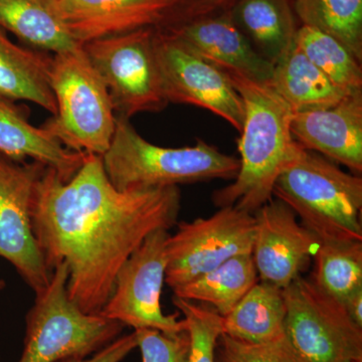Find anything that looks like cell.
Here are the masks:
<instances>
[{
  "label": "cell",
  "instance_id": "obj_16",
  "mask_svg": "<svg viewBox=\"0 0 362 362\" xmlns=\"http://www.w3.org/2000/svg\"><path fill=\"white\" fill-rule=\"evenodd\" d=\"M177 0H59L73 39L82 45L145 28H158Z\"/></svg>",
  "mask_w": 362,
  "mask_h": 362
},
{
  "label": "cell",
  "instance_id": "obj_27",
  "mask_svg": "<svg viewBox=\"0 0 362 362\" xmlns=\"http://www.w3.org/2000/svg\"><path fill=\"white\" fill-rule=\"evenodd\" d=\"M176 308L182 313L190 349L187 362H216V349L223 335V316L204 304L173 297Z\"/></svg>",
  "mask_w": 362,
  "mask_h": 362
},
{
  "label": "cell",
  "instance_id": "obj_12",
  "mask_svg": "<svg viewBox=\"0 0 362 362\" xmlns=\"http://www.w3.org/2000/svg\"><path fill=\"white\" fill-rule=\"evenodd\" d=\"M154 49L168 103L206 109L240 133L245 121L244 102L225 73L157 28Z\"/></svg>",
  "mask_w": 362,
  "mask_h": 362
},
{
  "label": "cell",
  "instance_id": "obj_13",
  "mask_svg": "<svg viewBox=\"0 0 362 362\" xmlns=\"http://www.w3.org/2000/svg\"><path fill=\"white\" fill-rule=\"evenodd\" d=\"M254 216L256 233L252 257L259 281L285 289L308 267L319 240L277 199L259 207Z\"/></svg>",
  "mask_w": 362,
  "mask_h": 362
},
{
  "label": "cell",
  "instance_id": "obj_8",
  "mask_svg": "<svg viewBox=\"0 0 362 362\" xmlns=\"http://www.w3.org/2000/svg\"><path fill=\"white\" fill-rule=\"evenodd\" d=\"M156 28H145L82 45L101 76L117 116L160 112L168 105L154 49Z\"/></svg>",
  "mask_w": 362,
  "mask_h": 362
},
{
  "label": "cell",
  "instance_id": "obj_9",
  "mask_svg": "<svg viewBox=\"0 0 362 362\" xmlns=\"http://www.w3.org/2000/svg\"><path fill=\"white\" fill-rule=\"evenodd\" d=\"M255 233L254 214L235 206L221 207L209 218L180 223L166 242V284L175 289L233 257L252 255Z\"/></svg>",
  "mask_w": 362,
  "mask_h": 362
},
{
  "label": "cell",
  "instance_id": "obj_18",
  "mask_svg": "<svg viewBox=\"0 0 362 362\" xmlns=\"http://www.w3.org/2000/svg\"><path fill=\"white\" fill-rule=\"evenodd\" d=\"M230 11L255 51L272 65L294 45L299 26L291 0H238Z\"/></svg>",
  "mask_w": 362,
  "mask_h": 362
},
{
  "label": "cell",
  "instance_id": "obj_23",
  "mask_svg": "<svg viewBox=\"0 0 362 362\" xmlns=\"http://www.w3.org/2000/svg\"><path fill=\"white\" fill-rule=\"evenodd\" d=\"M258 281L252 255H240L192 282L175 288L173 296L206 305L223 317Z\"/></svg>",
  "mask_w": 362,
  "mask_h": 362
},
{
  "label": "cell",
  "instance_id": "obj_28",
  "mask_svg": "<svg viewBox=\"0 0 362 362\" xmlns=\"http://www.w3.org/2000/svg\"><path fill=\"white\" fill-rule=\"evenodd\" d=\"M216 362H299L287 337L274 343H252L221 335L216 344Z\"/></svg>",
  "mask_w": 362,
  "mask_h": 362
},
{
  "label": "cell",
  "instance_id": "obj_22",
  "mask_svg": "<svg viewBox=\"0 0 362 362\" xmlns=\"http://www.w3.org/2000/svg\"><path fill=\"white\" fill-rule=\"evenodd\" d=\"M285 319L283 290L258 281L223 317V334L252 343L282 341Z\"/></svg>",
  "mask_w": 362,
  "mask_h": 362
},
{
  "label": "cell",
  "instance_id": "obj_10",
  "mask_svg": "<svg viewBox=\"0 0 362 362\" xmlns=\"http://www.w3.org/2000/svg\"><path fill=\"white\" fill-rule=\"evenodd\" d=\"M168 230L150 233L117 273L113 292L101 315L134 329L150 328L168 334L187 330L177 315H165L160 298L165 283Z\"/></svg>",
  "mask_w": 362,
  "mask_h": 362
},
{
  "label": "cell",
  "instance_id": "obj_31",
  "mask_svg": "<svg viewBox=\"0 0 362 362\" xmlns=\"http://www.w3.org/2000/svg\"><path fill=\"white\" fill-rule=\"evenodd\" d=\"M137 347L135 332L116 338L93 356L85 358H69L59 362H121Z\"/></svg>",
  "mask_w": 362,
  "mask_h": 362
},
{
  "label": "cell",
  "instance_id": "obj_7",
  "mask_svg": "<svg viewBox=\"0 0 362 362\" xmlns=\"http://www.w3.org/2000/svg\"><path fill=\"white\" fill-rule=\"evenodd\" d=\"M285 334L299 362L362 361V328L339 301L300 276L283 289Z\"/></svg>",
  "mask_w": 362,
  "mask_h": 362
},
{
  "label": "cell",
  "instance_id": "obj_19",
  "mask_svg": "<svg viewBox=\"0 0 362 362\" xmlns=\"http://www.w3.org/2000/svg\"><path fill=\"white\" fill-rule=\"evenodd\" d=\"M52 57L16 45L0 28V98L28 101L56 115L49 81Z\"/></svg>",
  "mask_w": 362,
  "mask_h": 362
},
{
  "label": "cell",
  "instance_id": "obj_6",
  "mask_svg": "<svg viewBox=\"0 0 362 362\" xmlns=\"http://www.w3.org/2000/svg\"><path fill=\"white\" fill-rule=\"evenodd\" d=\"M69 268L59 263L49 285L35 294L25 316L23 350L18 362H59L93 356L120 337L125 326L101 314H86L66 290Z\"/></svg>",
  "mask_w": 362,
  "mask_h": 362
},
{
  "label": "cell",
  "instance_id": "obj_2",
  "mask_svg": "<svg viewBox=\"0 0 362 362\" xmlns=\"http://www.w3.org/2000/svg\"><path fill=\"white\" fill-rule=\"evenodd\" d=\"M226 75L244 102L245 121L238 140L239 171L230 185L214 192L213 202L254 214L273 199L276 180L296 148L293 112L268 84Z\"/></svg>",
  "mask_w": 362,
  "mask_h": 362
},
{
  "label": "cell",
  "instance_id": "obj_3",
  "mask_svg": "<svg viewBox=\"0 0 362 362\" xmlns=\"http://www.w3.org/2000/svg\"><path fill=\"white\" fill-rule=\"evenodd\" d=\"M273 197L290 207L323 243L362 242V178L297 143L274 185Z\"/></svg>",
  "mask_w": 362,
  "mask_h": 362
},
{
  "label": "cell",
  "instance_id": "obj_14",
  "mask_svg": "<svg viewBox=\"0 0 362 362\" xmlns=\"http://www.w3.org/2000/svg\"><path fill=\"white\" fill-rule=\"evenodd\" d=\"M157 28L223 73L270 83L274 66L255 51L230 11Z\"/></svg>",
  "mask_w": 362,
  "mask_h": 362
},
{
  "label": "cell",
  "instance_id": "obj_21",
  "mask_svg": "<svg viewBox=\"0 0 362 362\" xmlns=\"http://www.w3.org/2000/svg\"><path fill=\"white\" fill-rule=\"evenodd\" d=\"M268 85L293 113L329 108L345 97L295 45L274 65Z\"/></svg>",
  "mask_w": 362,
  "mask_h": 362
},
{
  "label": "cell",
  "instance_id": "obj_29",
  "mask_svg": "<svg viewBox=\"0 0 362 362\" xmlns=\"http://www.w3.org/2000/svg\"><path fill=\"white\" fill-rule=\"evenodd\" d=\"M142 362H187L190 340L187 331L168 334L150 328L134 331Z\"/></svg>",
  "mask_w": 362,
  "mask_h": 362
},
{
  "label": "cell",
  "instance_id": "obj_34",
  "mask_svg": "<svg viewBox=\"0 0 362 362\" xmlns=\"http://www.w3.org/2000/svg\"><path fill=\"white\" fill-rule=\"evenodd\" d=\"M354 362H362V361H354Z\"/></svg>",
  "mask_w": 362,
  "mask_h": 362
},
{
  "label": "cell",
  "instance_id": "obj_1",
  "mask_svg": "<svg viewBox=\"0 0 362 362\" xmlns=\"http://www.w3.org/2000/svg\"><path fill=\"white\" fill-rule=\"evenodd\" d=\"M181 207L178 187L117 189L102 156L85 154L70 180L45 168L33 188L32 223L45 266L69 268V297L86 314H100L117 273L150 233L170 230Z\"/></svg>",
  "mask_w": 362,
  "mask_h": 362
},
{
  "label": "cell",
  "instance_id": "obj_4",
  "mask_svg": "<svg viewBox=\"0 0 362 362\" xmlns=\"http://www.w3.org/2000/svg\"><path fill=\"white\" fill-rule=\"evenodd\" d=\"M102 160L109 180L121 192L233 180L240 168L239 159L202 140L181 148L157 146L145 140L129 119L117 115L115 132Z\"/></svg>",
  "mask_w": 362,
  "mask_h": 362
},
{
  "label": "cell",
  "instance_id": "obj_20",
  "mask_svg": "<svg viewBox=\"0 0 362 362\" xmlns=\"http://www.w3.org/2000/svg\"><path fill=\"white\" fill-rule=\"evenodd\" d=\"M0 28L52 54L81 45L64 23L59 0H0Z\"/></svg>",
  "mask_w": 362,
  "mask_h": 362
},
{
  "label": "cell",
  "instance_id": "obj_15",
  "mask_svg": "<svg viewBox=\"0 0 362 362\" xmlns=\"http://www.w3.org/2000/svg\"><path fill=\"white\" fill-rule=\"evenodd\" d=\"M291 132L304 149L362 173V94L349 95L329 108L292 113Z\"/></svg>",
  "mask_w": 362,
  "mask_h": 362
},
{
  "label": "cell",
  "instance_id": "obj_33",
  "mask_svg": "<svg viewBox=\"0 0 362 362\" xmlns=\"http://www.w3.org/2000/svg\"><path fill=\"white\" fill-rule=\"evenodd\" d=\"M6 287V281L4 280V279H0V292L2 291V290H4V288Z\"/></svg>",
  "mask_w": 362,
  "mask_h": 362
},
{
  "label": "cell",
  "instance_id": "obj_17",
  "mask_svg": "<svg viewBox=\"0 0 362 362\" xmlns=\"http://www.w3.org/2000/svg\"><path fill=\"white\" fill-rule=\"evenodd\" d=\"M0 154L23 162L30 159L54 169L64 181L70 180L84 161L85 154L66 148L44 127L28 122L14 102L0 98Z\"/></svg>",
  "mask_w": 362,
  "mask_h": 362
},
{
  "label": "cell",
  "instance_id": "obj_30",
  "mask_svg": "<svg viewBox=\"0 0 362 362\" xmlns=\"http://www.w3.org/2000/svg\"><path fill=\"white\" fill-rule=\"evenodd\" d=\"M237 1L238 0H177L166 20L158 28L230 11Z\"/></svg>",
  "mask_w": 362,
  "mask_h": 362
},
{
  "label": "cell",
  "instance_id": "obj_32",
  "mask_svg": "<svg viewBox=\"0 0 362 362\" xmlns=\"http://www.w3.org/2000/svg\"><path fill=\"white\" fill-rule=\"evenodd\" d=\"M349 318L362 328V288L352 293L342 303Z\"/></svg>",
  "mask_w": 362,
  "mask_h": 362
},
{
  "label": "cell",
  "instance_id": "obj_26",
  "mask_svg": "<svg viewBox=\"0 0 362 362\" xmlns=\"http://www.w3.org/2000/svg\"><path fill=\"white\" fill-rule=\"evenodd\" d=\"M311 280L324 293L343 303L362 288V242H319Z\"/></svg>",
  "mask_w": 362,
  "mask_h": 362
},
{
  "label": "cell",
  "instance_id": "obj_11",
  "mask_svg": "<svg viewBox=\"0 0 362 362\" xmlns=\"http://www.w3.org/2000/svg\"><path fill=\"white\" fill-rule=\"evenodd\" d=\"M45 168L0 154V257L35 294L47 288L52 277L33 235L30 214L33 188Z\"/></svg>",
  "mask_w": 362,
  "mask_h": 362
},
{
  "label": "cell",
  "instance_id": "obj_5",
  "mask_svg": "<svg viewBox=\"0 0 362 362\" xmlns=\"http://www.w3.org/2000/svg\"><path fill=\"white\" fill-rule=\"evenodd\" d=\"M49 81L57 114L45 129L71 151L103 156L115 132L116 114L108 89L82 45L52 54Z\"/></svg>",
  "mask_w": 362,
  "mask_h": 362
},
{
  "label": "cell",
  "instance_id": "obj_25",
  "mask_svg": "<svg viewBox=\"0 0 362 362\" xmlns=\"http://www.w3.org/2000/svg\"><path fill=\"white\" fill-rule=\"evenodd\" d=\"M301 25L334 37L362 63V0H292Z\"/></svg>",
  "mask_w": 362,
  "mask_h": 362
},
{
  "label": "cell",
  "instance_id": "obj_24",
  "mask_svg": "<svg viewBox=\"0 0 362 362\" xmlns=\"http://www.w3.org/2000/svg\"><path fill=\"white\" fill-rule=\"evenodd\" d=\"M294 45L345 96L362 94L361 62L337 39L311 28H298Z\"/></svg>",
  "mask_w": 362,
  "mask_h": 362
}]
</instances>
